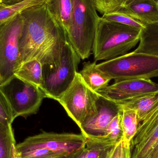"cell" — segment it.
<instances>
[{
  "label": "cell",
  "mask_w": 158,
  "mask_h": 158,
  "mask_svg": "<svg viewBox=\"0 0 158 158\" xmlns=\"http://www.w3.org/2000/svg\"><path fill=\"white\" fill-rule=\"evenodd\" d=\"M20 14L23 26L18 41L20 66L32 59L43 66L57 65L68 40L45 2L28 7Z\"/></svg>",
  "instance_id": "6da1fadb"
},
{
  "label": "cell",
  "mask_w": 158,
  "mask_h": 158,
  "mask_svg": "<svg viewBox=\"0 0 158 158\" xmlns=\"http://www.w3.org/2000/svg\"><path fill=\"white\" fill-rule=\"evenodd\" d=\"M142 30L99 18L92 52L95 61L128 53L140 41Z\"/></svg>",
  "instance_id": "7a4b0ae2"
},
{
  "label": "cell",
  "mask_w": 158,
  "mask_h": 158,
  "mask_svg": "<svg viewBox=\"0 0 158 158\" xmlns=\"http://www.w3.org/2000/svg\"><path fill=\"white\" fill-rule=\"evenodd\" d=\"M99 18L91 0H73V13L67 35L81 59L88 58L92 52Z\"/></svg>",
  "instance_id": "3957f363"
},
{
  "label": "cell",
  "mask_w": 158,
  "mask_h": 158,
  "mask_svg": "<svg viewBox=\"0 0 158 158\" xmlns=\"http://www.w3.org/2000/svg\"><path fill=\"white\" fill-rule=\"evenodd\" d=\"M115 82L158 77V56L133 52L98 64Z\"/></svg>",
  "instance_id": "277c9868"
},
{
  "label": "cell",
  "mask_w": 158,
  "mask_h": 158,
  "mask_svg": "<svg viewBox=\"0 0 158 158\" xmlns=\"http://www.w3.org/2000/svg\"><path fill=\"white\" fill-rule=\"evenodd\" d=\"M80 60L78 55L68 42L56 66H43L44 83L41 89L45 98L58 100L74 81Z\"/></svg>",
  "instance_id": "5b68a950"
},
{
  "label": "cell",
  "mask_w": 158,
  "mask_h": 158,
  "mask_svg": "<svg viewBox=\"0 0 158 158\" xmlns=\"http://www.w3.org/2000/svg\"><path fill=\"white\" fill-rule=\"evenodd\" d=\"M0 89L10 105L14 119L36 114L45 97L41 89L15 75Z\"/></svg>",
  "instance_id": "8992f818"
},
{
  "label": "cell",
  "mask_w": 158,
  "mask_h": 158,
  "mask_svg": "<svg viewBox=\"0 0 158 158\" xmlns=\"http://www.w3.org/2000/svg\"><path fill=\"white\" fill-rule=\"evenodd\" d=\"M23 26L20 13L0 23V84L14 76L20 66L18 41Z\"/></svg>",
  "instance_id": "52a82bcc"
},
{
  "label": "cell",
  "mask_w": 158,
  "mask_h": 158,
  "mask_svg": "<svg viewBox=\"0 0 158 158\" xmlns=\"http://www.w3.org/2000/svg\"><path fill=\"white\" fill-rule=\"evenodd\" d=\"M98 94L90 89L79 72L57 101L79 127L96 107Z\"/></svg>",
  "instance_id": "ba28073f"
},
{
  "label": "cell",
  "mask_w": 158,
  "mask_h": 158,
  "mask_svg": "<svg viewBox=\"0 0 158 158\" xmlns=\"http://www.w3.org/2000/svg\"><path fill=\"white\" fill-rule=\"evenodd\" d=\"M86 139L82 134L43 131L29 136L16 145V155L38 149H46L58 155H68L85 146Z\"/></svg>",
  "instance_id": "9c48e42d"
},
{
  "label": "cell",
  "mask_w": 158,
  "mask_h": 158,
  "mask_svg": "<svg viewBox=\"0 0 158 158\" xmlns=\"http://www.w3.org/2000/svg\"><path fill=\"white\" fill-rule=\"evenodd\" d=\"M120 110L118 104L98 94L95 109L85 118L79 127L81 134L85 138L100 137L104 135L110 123Z\"/></svg>",
  "instance_id": "30bf717a"
},
{
  "label": "cell",
  "mask_w": 158,
  "mask_h": 158,
  "mask_svg": "<svg viewBox=\"0 0 158 158\" xmlns=\"http://www.w3.org/2000/svg\"><path fill=\"white\" fill-rule=\"evenodd\" d=\"M116 103L145 95L158 93V84L151 79H135L114 82L97 92Z\"/></svg>",
  "instance_id": "8fae6325"
},
{
  "label": "cell",
  "mask_w": 158,
  "mask_h": 158,
  "mask_svg": "<svg viewBox=\"0 0 158 158\" xmlns=\"http://www.w3.org/2000/svg\"><path fill=\"white\" fill-rule=\"evenodd\" d=\"M117 9L145 25L158 23V3L155 0H133Z\"/></svg>",
  "instance_id": "7c38bea8"
},
{
  "label": "cell",
  "mask_w": 158,
  "mask_h": 158,
  "mask_svg": "<svg viewBox=\"0 0 158 158\" xmlns=\"http://www.w3.org/2000/svg\"><path fill=\"white\" fill-rule=\"evenodd\" d=\"M158 144V116L148 123L143 139L131 148V158H148Z\"/></svg>",
  "instance_id": "4fadbf2b"
},
{
  "label": "cell",
  "mask_w": 158,
  "mask_h": 158,
  "mask_svg": "<svg viewBox=\"0 0 158 158\" xmlns=\"http://www.w3.org/2000/svg\"><path fill=\"white\" fill-rule=\"evenodd\" d=\"M79 73L87 86L97 93L106 87L112 80L108 75L98 68L96 61L85 63Z\"/></svg>",
  "instance_id": "5bb4252c"
},
{
  "label": "cell",
  "mask_w": 158,
  "mask_h": 158,
  "mask_svg": "<svg viewBox=\"0 0 158 158\" xmlns=\"http://www.w3.org/2000/svg\"><path fill=\"white\" fill-rule=\"evenodd\" d=\"M45 2L50 13L67 34L73 13V0H46Z\"/></svg>",
  "instance_id": "9a60e30c"
},
{
  "label": "cell",
  "mask_w": 158,
  "mask_h": 158,
  "mask_svg": "<svg viewBox=\"0 0 158 158\" xmlns=\"http://www.w3.org/2000/svg\"><path fill=\"white\" fill-rule=\"evenodd\" d=\"M134 52L158 56V23L146 24L141 31L138 47Z\"/></svg>",
  "instance_id": "2e32d148"
},
{
  "label": "cell",
  "mask_w": 158,
  "mask_h": 158,
  "mask_svg": "<svg viewBox=\"0 0 158 158\" xmlns=\"http://www.w3.org/2000/svg\"><path fill=\"white\" fill-rule=\"evenodd\" d=\"M158 103V93H156L117 103L135 110L140 123L144 120L148 114Z\"/></svg>",
  "instance_id": "e0dca14e"
},
{
  "label": "cell",
  "mask_w": 158,
  "mask_h": 158,
  "mask_svg": "<svg viewBox=\"0 0 158 158\" xmlns=\"http://www.w3.org/2000/svg\"><path fill=\"white\" fill-rule=\"evenodd\" d=\"M14 75L41 89L44 83L43 65L37 59L22 64Z\"/></svg>",
  "instance_id": "ac0fdd59"
},
{
  "label": "cell",
  "mask_w": 158,
  "mask_h": 158,
  "mask_svg": "<svg viewBox=\"0 0 158 158\" xmlns=\"http://www.w3.org/2000/svg\"><path fill=\"white\" fill-rule=\"evenodd\" d=\"M119 105L120 106L121 112V125L123 134L122 139L124 143L131 144L139 124L137 113L134 110Z\"/></svg>",
  "instance_id": "d6986e66"
},
{
  "label": "cell",
  "mask_w": 158,
  "mask_h": 158,
  "mask_svg": "<svg viewBox=\"0 0 158 158\" xmlns=\"http://www.w3.org/2000/svg\"><path fill=\"white\" fill-rule=\"evenodd\" d=\"M0 158H17L16 144L12 124L0 122Z\"/></svg>",
  "instance_id": "ffe728a7"
},
{
  "label": "cell",
  "mask_w": 158,
  "mask_h": 158,
  "mask_svg": "<svg viewBox=\"0 0 158 158\" xmlns=\"http://www.w3.org/2000/svg\"><path fill=\"white\" fill-rule=\"evenodd\" d=\"M45 1L46 0H26L14 5L0 3V23L13 18L28 7L44 3Z\"/></svg>",
  "instance_id": "44dd1931"
},
{
  "label": "cell",
  "mask_w": 158,
  "mask_h": 158,
  "mask_svg": "<svg viewBox=\"0 0 158 158\" xmlns=\"http://www.w3.org/2000/svg\"><path fill=\"white\" fill-rule=\"evenodd\" d=\"M86 139L87 153L85 158H106L109 151L114 146L98 137H88Z\"/></svg>",
  "instance_id": "7402d4cb"
},
{
  "label": "cell",
  "mask_w": 158,
  "mask_h": 158,
  "mask_svg": "<svg viewBox=\"0 0 158 158\" xmlns=\"http://www.w3.org/2000/svg\"><path fill=\"white\" fill-rule=\"evenodd\" d=\"M121 125V112L120 111L110 121L104 135L100 137L101 140L114 145L123 138Z\"/></svg>",
  "instance_id": "603a6c76"
},
{
  "label": "cell",
  "mask_w": 158,
  "mask_h": 158,
  "mask_svg": "<svg viewBox=\"0 0 158 158\" xmlns=\"http://www.w3.org/2000/svg\"><path fill=\"white\" fill-rule=\"evenodd\" d=\"M101 18L106 20L118 22L139 29H143L145 26L143 23L128 15L118 9L104 14Z\"/></svg>",
  "instance_id": "cb8c5ba5"
},
{
  "label": "cell",
  "mask_w": 158,
  "mask_h": 158,
  "mask_svg": "<svg viewBox=\"0 0 158 158\" xmlns=\"http://www.w3.org/2000/svg\"><path fill=\"white\" fill-rule=\"evenodd\" d=\"M106 158H131V144L126 143L122 139L111 148Z\"/></svg>",
  "instance_id": "d4e9b609"
},
{
  "label": "cell",
  "mask_w": 158,
  "mask_h": 158,
  "mask_svg": "<svg viewBox=\"0 0 158 158\" xmlns=\"http://www.w3.org/2000/svg\"><path fill=\"white\" fill-rule=\"evenodd\" d=\"M10 105L0 89V122L6 125L12 124L14 121Z\"/></svg>",
  "instance_id": "484cf974"
},
{
  "label": "cell",
  "mask_w": 158,
  "mask_h": 158,
  "mask_svg": "<svg viewBox=\"0 0 158 158\" xmlns=\"http://www.w3.org/2000/svg\"><path fill=\"white\" fill-rule=\"evenodd\" d=\"M97 11L104 15L118 8L123 0H91Z\"/></svg>",
  "instance_id": "4316f807"
},
{
  "label": "cell",
  "mask_w": 158,
  "mask_h": 158,
  "mask_svg": "<svg viewBox=\"0 0 158 158\" xmlns=\"http://www.w3.org/2000/svg\"><path fill=\"white\" fill-rule=\"evenodd\" d=\"M59 155H58L46 149H38L17 154L16 157L17 158H50Z\"/></svg>",
  "instance_id": "83f0119b"
},
{
  "label": "cell",
  "mask_w": 158,
  "mask_h": 158,
  "mask_svg": "<svg viewBox=\"0 0 158 158\" xmlns=\"http://www.w3.org/2000/svg\"><path fill=\"white\" fill-rule=\"evenodd\" d=\"M86 153L87 149L85 146L74 152L71 158H85Z\"/></svg>",
  "instance_id": "f1b7e54d"
},
{
  "label": "cell",
  "mask_w": 158,
  "mask_h": 158,
  "mask_svg": "<svg viewBox=\"0 0 158 158\" xmlns=\"http://www.w3.org/2000/svg\"><path fill=\"white\" fill-rule=\"evenodd\" d=\"M25 1L26 0H0V3L5 5H14Z\"/></svg>",
  "instance_id": "f546056e"
},
{
  "label": "cell",
  "mask_w": 158,
  "mask_h": 158,
  "mask_svg": "<svg viewBox=\"0 0 158 158\" xmlns=\"http://www.w3.org/2000/svg\"><path fill=\"white\" fill-rule=\"evenodd\" d=\"M148 158H158V144L153 150Z\"/></svg>",
  "instance_id": "4dcf8cb0"
},
{
  "label": "cell",
  "mask_w": 158,
  "mask_h": 158,
  "mask_svg": "<svg viewBox=\"0 0 158 158\" xmlns=\"http://www.w3.org/2000/svg\"><path fill=\"white\" fill-rule=\"evenodd\" d=\"M73 153H71L68 155H59V156H56L50 158H71Z\"/></svg>",
  "instance_id": "1f68e13d"
},
{
  "label": "cell",
  "mask_w": 158,
  "mask_h": 158,
  "mask_svg": "<svg viewBox=\"0 0 158 158\" xmlns=\"http://www.w3.org/2000/svg\"><path fill=\"white\" fill-rule=\"evenodd\" d=\"M133 1V0H123V1L122 4L121 5H125L126 4L129 3L131 2L132 1ZM156 2H157L158 3V0H155Z\"/></svg>",
  "instance_id": "d6a6232c"
}]
</instances>
